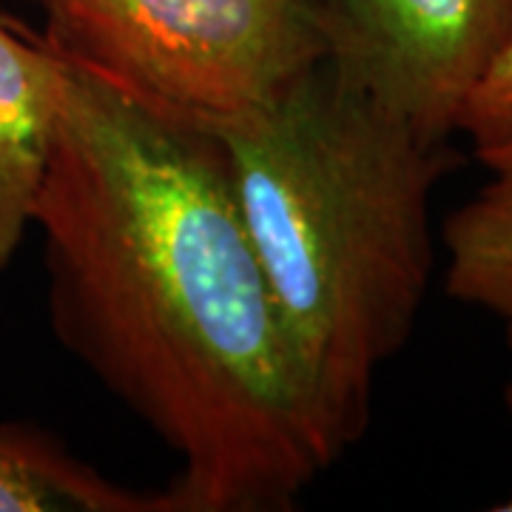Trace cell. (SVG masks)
Returning <instances> with one entry per match:
<instances>
[{
    "mask_svg": "<svg viewBox=\"0 0 512 512\" xmlns=\"http://www.w3.org/2000/svg\"><path fill=\"white\" fill-rule=\"evenodd\" d=\"M63 60L32 225L52 322L183 470L171 512L291 510L330 461L220 140Z\"/></svg>",
    "mask_w": 512,
    "mask_h": 512,
    "instance_id": "obj_1",
    "label": "cell"
},
{
    "mask_svg": "<svg viewBox=\"0 0 512 512\" xmlns=\"http://www.w3.org/2000/svg\"><path fill=\"white\" fill-rule=\"evenodd\" d=\"M231 191L330 461L362 439L430 268V197L458 165L322 60L222 134Z\"/></svg>",
    "mask_w": 512,
    "mask_h": 512,
    "instance_id": "obj_2",
    "label": "cell"
},
{
    "mask_svg": "<svg viewBox=\"0 0 512 512\" xmlns=\"http://www.w3.org/2000/svg\"><path fill=\"white\" fill-rule=\"evenodd\" d=\"M322 0H55L40 37L171 126L220 140L325 60Z\"/></svg>",
    "mask_w": 512,
    "mask_h": 512,
    "instance_id": "obj_3",
    "label": "cell"
},
{
    "mask_svg": "<svg viewBox=\"0 0 512 512\" xmlns=\"http://www.w3.org/2000/svg\"><path fill=\"white\" fill-rule=\"evenodd\" d=\"M333 77L447 143L512 32V0H322Z\"/></svg>",
    "mask_w": 512,
    "mask_h": 512,
    "instance_id": "obj_4",
    "label": "cell"
},
{
    "mask_svg": "<svg viewBox=\"0 0 512 512\" xmlns=\"http://www.w3.org/2000/svg\"><path fill=\"white\" fill-rule=\"evenodd\" d=\"M63 60L35 32L0 20V274L35 217L57 120Z\"/></svg>",
    "mask_w": 512,
    "mask_h": 512,
    "instance_id": "obj_5",
    "label": "cell"
},
{
    "mask_svg": "<svg viewBox=\"0 0 512 512\" xmlns=\"http://www.w3.org/2000/svg\"><path fill=\"white\" fill-rule=\"evenodd\" d=\"M0 512H171V504L94 473L49 436L0 427Z\"/></svg>",
    "mask_w": 512,
    "mask_h": 512,
    "instance_id": "obj_6",
    "label": "cell"
},
{
    "mask_svg": "<svg viewBox=\"0 0 512 512\" xmlns=\"http://www.w3.org/2000/svg\"><path fill=\"white\" fill-rule=\"evenodd\" d=\"M490 183L444 225L447 291L467 305L507 316L512 311V140L476 148Z\"/></svg>",
    "mask_w": 512,
    "mask_h": 512,
    "instance_id": "obj_7",
    "label": "cell"
},
{
    "mask_svg": "<svg viewBox=\"0 0 512 512\" xmlns=\"http://www.w3.org/2000/svg\"><path fill=\"white\" fill-rule=\"evenodd\" d=\"M458 131H464L476 148H490L512 140V32L493 66L481 77L461 111Z\"/></svg>",
    "mask_w": 512,
    "mask_h": 512,
    "instance_id": "obj_8",
    "label": "cell"
},
{
    "mask_svg": "<svg viewBox=\"0 0 512 512\" xmlns=\"http://www.w3.org/2000/svg\"><path fill=\"white\" fill-rule=\"evenodd\" d=\"M507 407H510V416H512V384H510V387H507ZM495 510H501V512H512V493H510V498H507V501H504V504H498V507H495Z\"/></svg>",
    "mask_w": 512,
    "mask_h": 512,
    "instance_id": "obj_9",
    "label": "cell"
},
{
    "mask_svg": "<svg viewBox=\"0 0 512 512\" xmlns=\"http://www.w3.org/2000/svg\"><path fill=\"white\" fill-rule=\"evenodd\" d=\"M504 322H507V339H510V350H512V311L507 316H501Z\"/></svg>",
    "mask_w": 512,
    "mask_h": 512,
    "instance_id": "obj_10",
    "label": "cell"
},
{
    "mask_svg": "<svg viewBox=\"0 0 512 512\" xmlns=\"http://www.w3.org/2000/svg\"><path fill=\"white\" fill-rule=\"evenodd\" d=\"M29 3H37V6H43V9H46V6H49V3H55V0H29Z\"/></svg>",
    "mask_w": 512,
    "mask_h": 512,
    "instance_id": "obj_11",
    "label": "cell"
}]
</instances>
